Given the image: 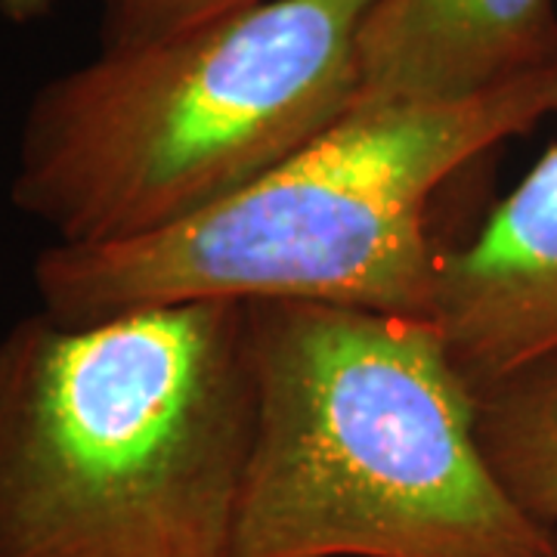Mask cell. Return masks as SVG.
Wrapping results in <instances>:
<instances>
[{"label": "cell", "instance_id": "cell-1", "mask_svg": "<svg viewBox=\"0 0 557 557\" xmlns=\"http://www.w3.org/2000/svg\"><path fill=\"white\" fill-rule=\"evenodd\" d=\"M255 434L245 304L0 338V557H233Z\"/></svg>", "mask_w": 557, "mask_h": 557}, {"label": "cell", "instance_id": "cell-2", "mask_svg": "<svg viewBox=\"0 0 557 557\" xmlns=\"http://www.w3.org/2000/svg\"><path fill=\"white\" fill-rule=\"evenodd\" d=\"M255 434L233 557H557L502 483L434 319L245 304Z\"/></svg>", "mask_w": 557, "mask_h": 557}, {"label": "cell", "instance_id": "cell-3", "mask_svg": "<svg viewBox=\"0 0 557 557\" xmlns=\"http://www.w3.org/2000/svg\"><path fill=\"white\" fill-rule=\"evenodd\" d=\"M557 115V69L434 106H357L242 193L152 236L47 245L40 313L97 322L199 300L434 319V199Z\"/></svg>", "mask_w": 557, "mask_h": 557}, {"label": "cell", "instance_id": "cell-4", "mask_svg": "<svg viewBox=\"0 0 557 557\" xmlns=\"http://www.w3.org/2000/svg\"><path fill=\"white\" fill-rule=\"evenodd\" d=\"M372 3L267 0L53 75L22 115L10 199L57 245L214 208L357 109Z\"/></svg>", "mask_w": 557, "mask_h": 557}, {"label": "cell", "instance_id": "cell-5", "mask_svg": "<svg viewBox=\"0 0 557 557\" xmlns=\"http://www.w3.org/2000/svg\"><path fill=\"white\" fill-rule=\"evenodd\" d=\"M434 322L474 387L557 350V143L446 248Z\"/></svg>", "mask_w": 557, "mask_h": 557}, {"label": "cell", "instance_id": "cell-6", "mask_svg": "<svg viewBox=\"0 0 557 557\" xmlns=\"http://www.w3.org/2000/svg\"><path fill=\"white\" fill-rule=\"evenodd\" d=\"M557 69V0H375L357 106H434Z\"/></svg>", "mask_w": 557, "mask_h": 557}, {"label": "cell", "instance_id": "cell-7", "mask_svg": "<svg viewBox=\"0 0 557 557\" xmlns=\"http://www.w3.org/2000/svg\"><path fill=\"white\" fill-rule=\"evenodd\" d=\"M478 391V431L502 483L557 527V350Z\"/></svg>", "mask_w": 557, "mask_h": 557}, {"label": "cell", "instance_id": "cell-8", "mask_svg": "<svg viewBox=\"0 0 557 557\" xmlns=\"http://www.w3.org/2000/svg\"><path fill=\"white\" fill-rule=\"evenodd\" d=\"M260 3L267 0H97L100 50H124L174 38L180 32L226 20Z\"/></svg>", "mask_w": 557, "mask_h": 557}, {"label": "cell", "instance_id": "cell-9", "mask_svg": "<svg viewBox=\"0 0 557 557\" xmlns=\"http://www.w3.org/2000/svg\"><path fill=\"white\" fill-rule=\"evenodd\" d=\"M57 3L60 0H0V16L16 28H28L47 20L57 10Z\"/></svg>", "mask_w": 557, "mask_h": 557}]
</instances>
